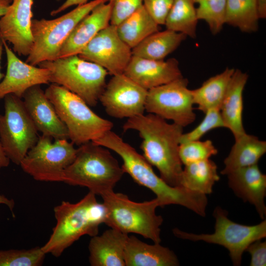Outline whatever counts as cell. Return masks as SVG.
I'll use <instances>...</instances> for the list:
<instances>
[{
  "instance_id": "1",
  "label": "cell",
  "mask_w": 266,
  "mask_h": 266,
  "mask_svg": "<svg viewBox=\"0 0 266 266\" xmlns=\"http://www.w3.org/2000/svg\"><path fill=\"white\" fill-rule=\"evenodd\" d=\"M93 142L117 153L123 160L122 167L138 184L152 191L161 207L170 204L184 206L204 217L207 205L206 195L183 187H172L155 173L143 155L114 132L109 131Z\"/></svg>"
},
{
  "instance_id": "2",
  "label": "cell",
  "mask_w": 266,
  "mask_h": 266,
  "mask_svg": "<svg viewBox=\"0 0 266 266\" xmlns=\"http://www.w3.org/2000/svg\"><path fill=\"white\" fill-rule=\"evenodd\" d=\"M123 128L124 132L133 130L138 132L142 139L140 148L144 158L158 169L160 177L167 184L181 187L183 164L179 146L183 127L149 113L128 118Z\"/></svg>"
},
{
  "instance_id": "3",
  "label": "cell",
  "mask_w": 266,
  "mask_h": 266,
  "mask_svg": "<svg viewBox=\"0 0 266 266\" xmlns=\"http://www.w3.org/2000/svg\"><path fill=\"white\" fill-rule=\"evenodd\" d=\"M96 196L89 191L76 203L63 201L54 208L56 224L49 239L41 247L46 254L59 257L81 236L98 234L100 225L105 221L106 210Z\"/></svg>"
},
{
  "instance_id": "4",
  "label": "cell",
  "mask_w": 266,
  "mask_h": 266,
  "mask_svg": "<svg viewBox=\"0 0 266 266\" xmlns=\"http://www.w3.org/2000/svg\"><path fill=\"white\" fill-rule=\"evenodd\" d=\"M125 172L109 149L89 141L79 146L63 182L87 188L96 195L113 191Z\"/></svg>"
},
{
  "instance_id": "5",
  "label": "cell",
  "mask_w": 266,
  "mask_h": 266,
  "mask_svg": "<svg viewBox=\"0 0 266 266\" xmlns=\"http://www.w3.org/2000/svg\"><path fill=\"white\" fill-rule=\"evenodd\" d=\"M101 197L106 210L104 224L123 233H136L154 243L161 242L160 227L163 219L156 213L157 207H161L157 198L137 202L113 190Z\"/></svg>"
},
{
  "instance_id": "6",
  "label": "cell",
  "mask_w": 266,
  "mask_h": 266,
  "mask_svg": "<svg viewBox=\"0 0 266 266\" xmlns=\"http://www.w3.org/2000/svg\"><path fill=\"white\" fill-rule=\"evenodd\" d=\"M44 92L73 144L80 146L93 141L111 130V122L98 116L82 99L64 87L53 83Z\"/></svg>"
},
{
  "instance_id": "7",
  "label": "cell",
  "mask_w": 266,
  "mask_h": 266,
  "mask_svg": "<svg viewBox=\"0 0 266 266\" xmlns=\"http://www.w3.org/2000/svg\"><path fill=\"white\" fill-rule=\"evenodd\" d=\"M49 70L50 82L61 86L95 106L106 86L108 71L102 66L81 58L78 55L40 63Z\"/></svg>"
},
{
  "instance_id": "8",
  "label": "cell",
  "mask_w": 266,
  "mask_h": 266,
  "mask_svg": "<svg viewBox=\"0 0 266 266\" xmlns=\"http://www.w3.org/2000/svg\"><path fill=\"white\" fill-rule=\"evenodd\" d=\"M108 1L93 0L52 20H32L33 46L26 62L36 66L58 58L62 45L77 24L97 5Z\"/></svg>"
},
{
  "instance_id": "9",
  "label": "cell",
  "mask_w": 266,
  "mask_h": 266,
  "mask_svg": "<svg viewBox=\"0 0 266 266\" xmlns=\"http://www.w3.org/2000/svg\"><path fill=\"white\" fill-rule=\"evenodd\" d=\"M228 212L220 206L214 210L215 232L211 234H195L174 229L176 237L193 241H203L224 246L229 252L233 266H239L242 256L252 242L266 236V220L254 226L236 223L228 218Z\"/></svg>"
},
{
  "instance_id": "10",
  "label": "cell",
  "mask_w": 266,
  "mask_h": 266,
  "mask_svg": "<svg viewBox=\"0 0 266 266\" xmlns=\"http://www.w3.org/2000/svg\"><path fill=\"white\" fill-rule=\"evenodd\" d=\"M43 135L29 150L20 166L22 170L39 181L63 182L64 172L75 159L77 149L66 139Z\"/></svg>"
},
{
  "instance_id": "11",
  "label": "cell",
  "mask_w": 266,
  "mask_h": 266,
  "mask_svg": "<svg viewBox=\"0 0 266 266\" xmlns=\"http://www.w3.org/2000/svg\"><path fill=\"white\" fill-rule=\"evenodd\" d=\"M4 112L0 115V141L10 161L20 165L39 136L21 98L4 97Z\"/></svg>"
},
{
  "instance_id": "12",
  "label": "cell",
  "mask_w": 266,
  "mask_h": 266,
  "mask_svg": "<svg viewBox=\"0 0 266 266\" xmlns=\"http://www.w3.org/2000/svg\"><path fill=\"white\" fill-rule=\"evenodd\" d=\"M188 83L182 76L148 90L145 110L183 128L191 124L196 114Z\"/></svg>"
},
{
  "instance_id": "13",
  "label": "cell",
  "mask_w": 266,
  "mask_h": 266,
  "mask_svg": "<svg viewBox=\"0 0 266 266\" xmlns=\"http://www.w3.org/2000/svg\"><path fill=\"white\" fill-rule=\"evenodd\" d=\"M78 55L113 75L123 73L133 56L132 49L120 38L116 26L111 24L99 32Z\"/></svg>"
},
{
  "instance_id": "14",
  "label": "cell",
  "mask_w": 266,
  "mask_h": 266,
  "mask_svg": "<svg viewBox=\"0 0 266 266\" xmlns=\"http://www.w3.org/2000/svg\"><path fill=\"white\" fill-rule=\"evenodd\" d=\"M148 90L124 73L113 75L99 100L107 114L115 118H130L144 114Z\"/></svg>"
},
{
  "instance_id": "15",
  "label": "cell",
  "mask_w": 266,
  "mask_h": 266,
  "mask_svg": "<svg viewBox=\"0 0 266 266\" xmlns=\"http://www.w3.org/2000/svg\"><path fill=\"white\" fill-rule=\"evenodd\" d=\"M33 0H12L0 18V36L20 56H28L33 46Z\"/></svg>"
},
{
  "instance_id": "16",
  "label": "cell",
  "mask_w": 266,
  "mask_h": 266,
  "mask_svg": "<svg viewBox=\"0 0 266 266\" xmlns=\"http://www.w3.org/2000/svg\"><path fill=\"white\" fill-rule=\"evenodd\" d=\"M3 46L7 68L5 75L0 82V100L9 94L22 99L30 88L50 82L49 70L23 62L4 40Z\"/></svg>"
},
{
  "instance_id": "17",
  "label": "cell",
  "mask_w": 266,
  "mask_h": 266,
  "mask_svg": "<svg viewBox=\"0 0 266 266\" xmlns=\"http://www.w3.org/2000/svg\"><path fill=\"white\" fill-rule=\"evenodd\" d=\"M23 103L37 130L54 139H68L67 129L40 85L29 89Z\"/></svg>"
},
{
  "instance_id": "18",
  "label": "cell",
  "mask_w": 266,
  "mask_h": 266,
  "mask_svg": "<svg viewBox=\"0 0 266 266\" xmlns=\"http://www.w3.org/2000/svg\"><path fill=\"white\" fill-rule=\"evenodd\" d=\"M123 73L147 90L183 76L179 62L175 58L153 60L134 56H132Z\"/></svg>"
},
{
  "instance_id": "19",
  "label": "cell",
  "mask_w": 266,
  "mask_h": 266,
  "mask_svg": "<svg viewBox=\"0 0 266 266\" xmlns=\"http://www.w3.org/2000/svg\"><path fill=\"white\" fill-rule=\"evenodd\" d=\"M111 3H101L75 26L60 49L59 58L78 55L101 30L110 24Z\"/></svg>"
},
{
  "instance_id": "20",
  "label": "cell",
  "mask_w": 266,
  "mask_h": 266,
  "mask_svg": "<svg viewBox=\"0 0 266 266\" xmlns=\"http://www.w3.org/2000/svg\"><path fill=\"white\" fill-rule=\"evenodd\" d=\"M228 185L236 196L254 205L262 219L266 215V175L257 164L236 169L228 175Z\"/></svg>"
},
{
  "instance_id": "21",
  "label": "cell",
  "mask_w": 266,
  "mask_h": 266,
  "mask_svg": "<svg viewBox=\"0 0 266 266\" xmlns=\"http://www.w3.org/2000/svg\"><path fill=\"white\" fill-rule=\"evenodd\" d=\"M129 235L110 228L92 237L88 246L92 266H126L124 251Z\"/></svg>"
},
{
  "instance_id": "22",
  "label": "cell",
  "mask_w": 266,
  "mask_h": 266,
  "mask_svg": "<svg viewBox=\"0 0 266 266\" xmlns=\"http://www.w3.org/2000/svg\"><path fill=\"white\" fill-rule=\"evenodd\" d=\"M248 75L235 69L220 108L225 128L236 139L246 133L242 123L243 92Z\"/></svg>"
},
{
  "instance_id": "23",
  "label": "cell",
  "mask_w": 266,
  "mask_h": 266,
  "mask_svg": "<svg viewBox=\"0 0 266 266\" xmlns=\"http://www.w3.org/2000/svg\"><path fill=\"white\" fill-rule=\"evenodd\" d=\"M126 266H177L174 253L160 243L149 244L133 235L128 236L125 251Z\"/></svg>"
},
{
  "instance_id": "24",
  "label": "cell",
  "mask_w": 266,
  "mask_h": 266,
  "mask_svg": "<svg viewBox=\"0 0 266 266\" xmlns=\"http://www.w3.org/2000/svg\"><path fill=\"white\" fill-rule=\"evenodd\" d=\"M266 152V142L253 135L244 133L235 139L228 156L224 161L223 175H228L240 168L257 164Z\"/></svg>"
},
{
  "instance_id": "25",
  "label": "cell",
  "mask_w": 266,
  "mask_h": 266,
  "mask_svg": "<svg viewBox=\"0 0 266 266\" xmlns=\"http://www.w3.org/2000/svg\"><path fill=\"white\" fill-rule=\"evenodd\" d=\"M181 33L166 29L147 36L132 49L133 56L153 60H163L187 38Z\"/></svg>"
},
{
  "instance_id": "26",
  "label": "cell",
  "mask_w": 266,
  "mask_h": 266,
  "mask_svg": "<svg viewBox=\"0 0 266 266\" xmlns=\"http://www.w3.org/2000/svg\"><path fill=\"white\" fill-rule=\"evenodd\" d=\"M234 69L227 67L205 81L199 88L191 90L193 103L198 105V110L205 113L212 108L220 109Z\"/></svg>"
},
{
  "instance_id": "27",
  "label": "cell",
  "mask_w": 266,
  "mask_h": 266,
  "mask_svg": "<svg viewBox=\"0 0 266 266\" xmlns=\"http://www.w3.org/2000/svg\"><path fill=\"white\" fill-rule=\"evenodd\" d=\"M120 38L132 49L151 34L159 31L143 4L116 26Z\"/></svg>"
},
{
  "instance_id": "28",
  "label": "cell",
  "mask_w": 266,
  "mask_h": 266,
  "mask_svg": "<svg viewBox=\"0 0 266 266\" xmlns=\"http://www.w3.org/2000/svg\"><path fill=\"white\" fill-rule=\"evenodd\" d=\"M219 179L217 166L209 159L185 165L180 186L206 195L212 192L213 185Z\"/></svg>"
},
{
  "instance_id": "29",
  "label": "cell",
  "mask_w": 266,
  "mask_h": 266,
  "mask_svg": "<svg viewBox=\"0 0 266 266\" xmlns=\"http://www.w3.org/2000/svg\"><path fill=\"white\" fill-rule=\"evenodd\" d=\"M259 19L257 0H227L225 24L252 33L258 30Z\"/></svg>"
},
{
  "instance_id": "30",
  "label": "cell",
  "mask_w": 266,
  "mask_h": 266,
  "mask_svg": "<svg viewBox=\"0 0 266 266\" xmlns=\"http://www.w3.org/2000/svg\"><path fill=\"white\" fill-rule=\"evenodd\" d=\"M194 0H173L166 20V29L196 37L198 19Z\"/></svg>"
},
{
  "instance_id": "31",
  "label": "cell",
  "mask_w": 266,
  "mask_h": 266,
  "mask_svg": "<svg viewBox=\"0 0 266 266\" xmlns=\"http://www.w3.org/2000/svg\"><path fill=\"white\" fill-rule=\"evenodd\" d=\"M198 4V20L204 21L213 35L219 33L225 24L227 0H194Z\"/></svg>"
},
{
  "instance_id": "32",
  "label": "cell",
  "mask_w": 266,
  "mask_h": 266,
  "mask_svg": "<svg viewBox=\"0 0 266 266\" xmlns=\"http://www.w3.org/2000/svg\"><path fill=\"white\" fill-rule=\"evenodd\" d=\"M46 254L41 247L0 251V266H39Z\"/></svg>"
},
{
  "instance_id": "33",
  "label": "cell",
  "mask_w": 266,
  "mask_h": 266,
  "mask_svg": "<svg viewBox=\"0 0 266 266\" xmlns=\"http://www.w3.org/2000/svg\"><path fill=\"white\" fill-rule=\"evenodd\" d=\"M217 153V149L209 139L180 143L179 146V157L184 165L209 159Z\"/></svg>"
},
{
  "instance_id": "34",
  "label": "cell",
  "mask_w": 266,
  "mask_h": 266,
  "mask_svg": "<svg viewBox=\"0 0 266 266\" xmlns=\"http://www.w3.org/2000/svg\"><path fill=\"white\" fill-rule=\"evenodd\" d=\"M202 121L192 131L182 134L180 143L193 140H198L207 132L218 128H225L219 108H212L207 110Z\"/></svg>"
},
{
  "instance_id": "35",
  "label": "cell",
  "mask_w": 266,
  "mask_h": 266,
  "mask_svg": "<svg viewBox=\"0 0 266 266\" xmlns=\"http://www.w3.org/2000/svg\"><path fill=\"white\" fill-rule=\"evenodd\" d=\"M112 9L110 24L118 26L143 4V0H108Z\"/></svg>"
},
{
  "instance_id": "36",
  "label": "cell",
  "mask_w": 266,
  "mask_h": 266,
  "mask_svg": "<svg viewBox=\"0 0 266 266\" xmlns=\"http://www.w3.org/2000/svg\"><path fill=\"white\" fill-rule=\"evenodd\" d=\"M173 0H143V5L159 25H165Z\"/></svg>"
},
{
  "instance_id": "37",
  "label": "cell",
  "mask_w": 266,
  "mask_h": 266,
  "mask_svg": "<svg viewBox=\"0 0 266 266\" xmlns=\"http://www.w3.org/2000/svg\"><path fill=\"white\" fill-rule=\"evenodd\" d=\"M251 255L250 266H266V241L257 240L247 247L246 251Z\"/></svg>"
},
{
  "instance_id": "38",
  "label": "cell",
  "mask_w": 266,
  "mask_h": 266,
  "mask_svg": "<svg viewBox=\"0 0 266 266\" xmlns=\"http://www.w3.org/2000/svg\"><path fill=\"white\" fill-rule=\"evenodd\" d=\"M10 160L6 155L0 141V169L7 166L10 163ZM0 204H4L7 205L10 210H13L15 203L14 201L9 200L5 196L0 195Z\"/></svg>"
},
{
  "instance_id": "39",
  "label": "cell",
  "mask_w": 266,
  "mask_h": 266,
  "mask_svg": "<svg viewBox=\"0 0 266 266\" xmlns=\"http://www.w3.org/2000/svg\"><path fill=\"white\" fill-rule=\"evenodd\" d=\"M88 0H66L58 8L52 10L51 12V15L52 16L56 15L73 5L78 6L85 4L88 2Z\"/></svg>"
},
{
  "instance_id": "40",
  "label": "cell",
  "mask_w": 266,
  "mask_h": 266,
  "mask_svg": "<svg viewBox=\"0 0 266 266\" xmlns=\"http://www.w3.org/2000/svg\"><path fill=\"white\" fill-rule=\"evenodd\" d=\"M260 19L266 18V0H257Z\"/></svg>"
},
{
  "instance_id": "41",
  "label": "cell",
  "mask_w": 266,
  "mask_h": 266,
  "mask_svg": "<svg viewBox=\"0 0 266 266\" xmlns=\"http://www.w3.org/2000/svg\"><path fill=\"white\" fill-rule=\"evenodd\" d=\"M12 0H0V18L4 14Z\"/></svg>"
},
{
  "instance_id": "42",
  "label": "cell",
  "mask_w": 266,
  "mask_h": 266,
  "mask_svg": "<svg viewBox=\"0 0 266 266\" xmlns=\"http://www.w3.org/2000/svg\"><path fill=\"white\" fill-rule=\"evenodd\" d=\"M4 49V46H3V40L0 36V80L1 78H3L4 77V74H2L0 72V62H1V56L2 54V52Z\"/></svg>"
},
{
  "instance_id": "43",
  "label": "cell",
  "mask_w": 266,
  "mask_h": 266,
  "mask_svg": "<svg viewBox=\"0 0 266 266\" xmlns=\"http://www.w3.org/2000/svg\"></svg>"
}]
</instances>
